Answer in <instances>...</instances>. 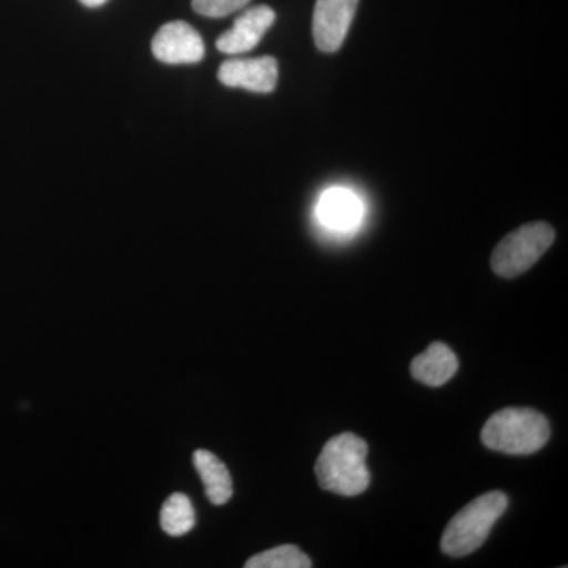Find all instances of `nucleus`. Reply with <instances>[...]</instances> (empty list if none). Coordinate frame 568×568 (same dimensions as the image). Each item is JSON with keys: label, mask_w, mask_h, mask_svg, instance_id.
<instances>
[{"label": "nucleus", "mask_w": 568, "mask_h": 568, "mask_svg": "<svg viewBox=\"0 0 568 568\" xmlns=\"http://www.w3.org/2000/svg\"><path fill=\"white\" fill-rule=\"evenodd\" d=\"M312 560L294 545L267 549L246 560V568H310Z\"/></svg>", "instance_id": "nucleus-13"}, {"label": "nucleus", "mask_w": 568, "mask_h": 568, "mask_svg": "<svg viewBox=\"0 0 568 568\" xmlns=\"http://www.w3.org/2000/svg\"><path fill=\"white\" fill-rule=\"evenodd\" d=\"M219 80L227 88L254 93H271L278 82V62L271 55L257 59H231L222 63Z\"/></svg>", "instance_id": "nucleus-7"}, {"label": "nucleus", "mask_w": 568, "mask_h": 568, "mask_svg": "<svg viewBox=\"0 0 568 568\" xmlns=\"http://www.w3.org/2000/svg\"><path fill=\"white\" fill-rule=\"evenodd\" d=\"M507 507L508 497L503 491L485 493L467 504L444 530L440 540L444 555L463 558L480 548Z\"/></svg>", "instance_id": "nucleus-3"}, {"label": "nucleus", "mask_w": 568, "mask_h": 568, "mask_svg": "<svg viewBox=\"0 0 568 568\" xmlns=\"http://www.w3.org/2000/svg\"><path fill=\"white\" fill-rule=\"evenodd\" d=\"M82 6L91 7V9H95V7L103 6V3H106L108 0H80Z\"/></svg>", "instance_id": "nucleus-15"}, {"label": "nucleus", "mask_w": 568, "mask_h": 568, "mask_svg": "<svg viewBox=\"0 0 568 568\" xmlns=\"http://www.w3.org/2000/svg\"><path fill=\"white\" fill-rule=\"evenodd\" d=\"M366 455L368 446L362 437L353 433L332 437L316 462L315 473L321 488L345 497L362 495L372 480Z\"/></svg>", "instance_id": "nucleus-1"}, {"label": "nucleus", "mask_w": 568, "mask_h": 568, "mask_svg": "<svg viewBox=\"0 0 568 568\" xmlns=\"http://www.w3.org/2000/svg\"><path fill=\"white\" fill-rule=\"evenodd\" d=\"M275 18V11L271 7H252L234 21L230 31L216 40V48L223 54H244L254 50L265 32L274 26Z\"/></svg>", "instance_id": "nucleus-8"}, {"label": "nucleus", "mask_w": 568, "mask_h": 568, "mask_svg": "<svg viewBox=\"0 0 568 568\" xmlns=\"http://www.w3.org/2000/svg\"><path fill=\"white\" fill-rule=\"evenodd\" d=\"M547 417L528 407L497 410L481 429V443L489 450L508 455L536 454L549 440Z\"/></svg>", "instance_id": "nucleus-2"}, {"label": "nucleus", "mask_w": 568, "mask_h": 568, "mask_svg": "<svg viewBox=\"0 0 568 568\" xmlns=\"http://www.w3.org/2000/svg\"><path fill=\"white\" fill-rule=\"evenodd\" d=\"M358 0H316L313 13V37L317 50L336 52L345 43Z\"/></svg>", "instance_id": "nucleus-5"}, {"label": "nucleus", "mask_w": 568, "mask_h": 568, "mask_svg": "<svg viewBox=\"0 0 568 568\" xmlns=\"http://www.w3.org/2000/svg\"><path fill=\"white\" fill-rule=\"evenodd\" d=\"M152 52L160 62L182 65L203 61L205 48L196 29L186 22L173 21L164 24L153 37Z\"/></svg>", "instance_id": "nucleus-6"}, {"label": "nucleus", "mask_w": 568, "mask_h": 568, "mask_svg": "<svg viewBox=\"0 0 568 568\" xmlns=\"http://www.w3.org/2000/svg\"><path fill=\"white\" fill-rule=\"evenodd\" d=\"M160 523L168 536L181 537L189 534L196 523L192 500L182 493L168 497L160 514Z\"/></svg>", "instance_id": "nucleus-12"}, {"label": "nucleus", "mask_w": 568, "mask_h": 568, "mask_svg": "<svg viewBox=\"0 0 568 568\" xmlns=\"http://www.w3.org/2000/svg\"><path fill=\"white\" fill-rule=\"evenodd\" d=\"M458 358L444 343H433L424 354L417 355L410 364L414 379L429 387H440L458 372Z\"/></svg>", "instance_id": "nucleus-10"}, {"label": "nucleus", "mask_w": 568, "mask_h": 568, "mask_svg": "<svg viewBox=\"0 0 568 568\" xmlns=\"http://www.w3.org/2000/svg\"><path fill=\"white\" fill-rule=\"evenodd\" d=\"M194 467L203 480L205 495L213 506H223L233 497V478L222 459L212 452L196 450L193 455Z\"/></svg>", "instance_id": "nucleus-11"}, {"label": "nucleus", "mask_w": 568, "mask_h": 568, "mask_svg": "<svg viewBox=\"0 0 568 568\" xmlns=\"http://www.w3.org/2000/svg\"><path fill=\"white\" fill-rule=\"evenodd\" d=\"M250 0H193L192 7L196 13L207 18L230 17L235 11L245 9Z\"/></svg>", "instance_id": "nucleus-14"}, {"label": "nucleus", "mask_w": 568, "mask_h": 568, "mask_svg": "<svg viewBox=\"0 0 568 568\" xmlns=\"http://www.w3.org/2000/svg\"><path fill=\"white\" fill-rule=\"evenodd\" d=\"M361 200L351 190L335 186L327 190L317 203V219L327 230L335 233H349L362 220Z\"/></svg>", "instance_id": "nucleus-9"}, {"label": "nucleus", "mask_w": 568, "mask_h": 568, "mask_svg": "<svg viewBox=\"0 0 568 568\" xmlns=\"http://www.w3.org/2000/svg\"><path fill=\"white\" fill-rule=\"evenodd\" d=\"M555 230L544 222L529 223L504 237L491 256V267L503 278L528 272L555 242Z\"/></svg>", "instance_id": "nucleus-4"}]
</instances>
